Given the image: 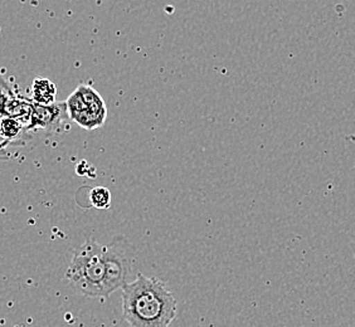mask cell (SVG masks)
Masks as SVG:
<instances>
[{
  "label": "cell",
  "mask_w": 355,
  "mask_h": 327,
  "mask_svg": "<svg viewBox=\"0 0 355 327\" xmlns=\"http://www.w3.org/2000/svg\"><path fill=\"white\" fill-rule=\"evenodd\" d=\"M178 302L164 282L137 273L123 286V316L132 327H166L177 317Z\"/></svg>",
  "instance_id": "6da1fadb"
},
{
  "label": "cell",
  "mask_w": 355,
  "mask_h": 327,
  "mask_svg": "<svg viewBox=\"0 0 355 327\" xmlns=\"http://www.w3.org/2000/svg\"><path fill=\"white\" fill-rule=\"evenodd\" d=\"M66 279L71 288L85 297H106L103 245L87 238L72 256Z\"/></svg>",
  "instance_id": "7a4b0ae2"
},
{
  "label": "cell",
  "mask_w": 355,
  "mask_h": 327,
  "mask_svg": "<svg viewBox=\"0 0 355 327\" xmlns=\"http://www.w3.org/2000/svg\"><path fill=\"white\" fill-rule=\"evenodd\" d=\"M105 265V294L112 292L129 282L132 265L135 262V248L123 236H116L110 243L103 245Z\"/></svg>",
  "instance_id": "3957f363"
},
{
  "label": "cell",
  "mask_w": 355,
  "mask_h": 327,
  "mask_svg": "<svg viewBox=\"0 0 355 327\" xmlns=\"http://www.w3.org/2000/svg\"><path fill=\"white\" fill-rule=\"evenodd\" d=\"M64 106L69 118L83 129H98L106 121L107 109L103 97L87 85H80Z\"/></svg>",
  "instance_id": "277c9868"
},
{
  "label": "cell",
  "mask_w": 355,
  "mask_h": 327,
  "mask_svg": "<svg viewBox=\"0 0 355 327\" xmlns=\"http://www.w3.org/2000/svg\"><path fill=\"white\" fill-rule=\"evenodd\" d=\"M57 87L47 78H35L32 85V98L38 105H52L55 103Z\"/></svg>",
  "instance_id": "5b68a950"
},
{
  "label": "cell",
  "mask_w": 355,
  "mask_h": 327,
  "mask_svg": "<svg viewBox=\"0 0 355 327\" xmlns=\"http://www.w3.org/2000/svg\"><path fill=\"white\" fill-rule=\"evenodd\" d=\"M89 203L95 209H109L111 205V191L105 186H95L89 191Z\"/></svg>",
  "instance_id": "8992f818"
},
{
  "label": "cell",
  "mask_w": 355,
  "mask_h": 327,
  "mask_svg": "<svg viewBox=\"0 0 355 327\" xmlns=\"http://www.w3.org/2000/svg\"><path fill=\"white\" fill-rule=\"evenodd\" d=\"M21 129H23V125L19 123V120L0 114V136L10 140L14 137L19 136Z\"/></svg>",
  "instance_id": "52a82bcc"
},
{
  "label": "cell",
  "mask_w": 355,
  "mask_h": 327,
  "mask_svg": "<svg viewBox=\"0 0 355 327\" xmlns=\"http://www.w3.org/2000/svg\"><path fill=\"white\" fill-rule=\"evenodd\" d=\"M92 169V165H89V164L86 163V161H83V163L78 164L77 165V174H80V175H89V177H91V174H89V171Z\"/></svg>",
  "instance_id": "ba28073f"
}]
</instances>
